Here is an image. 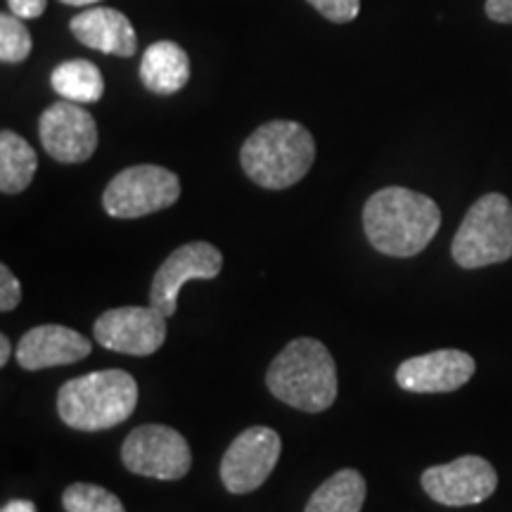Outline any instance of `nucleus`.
Wrapping results in <instances>:
<instances>
[{"mask_svg":"<svg viewBox=\"0 0 512 512\" xmlns=\"http://www.w3.org/2000/svg\"><path fill=\"white\" fill-rule=\"evenodd\" d=\"M12 354V344L8 335H0V366H8Z\"/></svg>","mask_w":512,"mask_h":512,"instance_id":"bb28decb","label":"nucleus"},{"mask_svg":"<svg viewBox=\"0 0 512 512\" xmlns=\"http://www.w3.org/2000/svg\"><path fill=\"white\" fill-rule=\"evenodd\" d=\"M0 512H36V505L31 501H10L3 505Z\"/></svg>","mask_w":512,"mask_h":512,"instance_id":"a878e982","label":"nucleus"},{"mask_svg":"<svg viewBox=\"0 0 512 512\" xmlns=\"http://www.w3.org/2000/svg\"><path fill=\"white\" fill-rule=\"evenodd\" d=\"M22 302V285L15 278V273L8 266H0V311H12L17 309V304Z\"/></svg>","mask_w":512,"mask_h":512,"instance_id":"5701e85b","label":"nucleus"},{"mask_svg":"<svg viewBox=\"0 0 512 512\" xmlns=\"http://www.w3.org/2000/svg\"><path fill=\"white\" fill-rule=\"evenodd\" d=\"M62 505L67 512H126L124 503L105 486L76 482L62 494Z\"/></svg>","mask_w":512,"mask_h":512,"instance_id":"aec40b11","label":"nucleus"},{"mask_svg":"<svg viewBox=\"0 0 512 512\" xmlns=\"http://www.w3.org/2000/svg\"><path fill=\"white\" fill-rule=\"evenodd\" d=\"M275 399L304 413H323L337 399V366L318 339H294L275 356L266 373Z\"/></svg>","mask_w":512,"mask_h":512,"instance_id":"7ed1b4c3","label":"nucleus"},{"mask_svg":"<svg viewBox=\"0 0 512 512\" xmlns=\"http://www.w3.org/2000/svg\"><path fill=\"white\" fill-rule=\"evenodd\" d=\"M181 197L174 171L157 164H138L119 171L102 192V207L112 219H143L169 209Z\"/></svg>","mask_w":512,"mask_h":512,"instance_id":"423d86ee","label":"nucleus"},{"mask_svg":"<svg viewBox=\"0 0 512 512\" xmlns=\"http://www.w3.org/2000/svg\"><path fill=\"white\" fill-rule=\"evenodd\" d=\"M38 157L27 140L15 131L0 133V190L3 195H19L34 181Z\"/></svg>","mask_w":512,"mask_h":512,"instance_id":"a211bd4d","label":"nucleus"},{"mask_svg":"<svg viewBox=\"0 0 512 512\" xmlns=\"http://www.w3.org/2000/svg\"><path fill=\"white\" fill-rule=\"evenodd\" d=\"M8 8L19 19H38L46 12L48 0H8Z\"/></svg>","mask_w":512,"mask_h":512,"instance_id":"b1692460","label":"nucleus"},{"mask_svg":"<svg viewBox=\"0 0 512 512\" xmlns=\"http://www.w3.org/2000/svg\"><path fill=\"white\" fill-rule=\"evenodd\" d=\"M140 81L150 93L174 95L190 81V57L174 41H157L143 53Z\"/></svg>","mask_w":512,"mask_h":512,"instance_id":"dca6fc26","label":"nucleus"},{"mask_svg":"<svg viewBox=\"0 0 512 512\" xmlns=\"http://www.w3.org/2000/svg\"><path fill=\"white\" fill-rule=\"evenodd\" d=\"M69 31L86 48L114 57H133L138 53V36L124 12L114 8H91L72 17Z\"/></svg>","mask_w":512,"mask_h":512,"instance_id":"2eb2a0df","label":"nucleus"},{"mask_svg":"<svg viewBox=\"0 0 512 512\" xmlns=\"http://www.w3.org/2000/svg\"><path fill=\"white\" fill-rule=\"evenodd\" d=\"M138 406V384L126 370H95L64 382L57 413L72 430L100 432L128 420Z\"/></svg>","mask_w":512,"mask_h":512,"instance_id":"20e7f679","label":"nucleus"},{"mask_svg":"<svg viewBox=\"0 0 512 512\" xmlns=\"http://www.w3.org/2000/svg\"><path fill=\"white\" fill-rule=\"evenodd\" d=\"M50 86L64 100L88 105V102H98L105 93V79L98 64L91 60H69L57 64L50 74Z\"/></svg>","mask_w":512,"mask_h":512,"instance_id":"6ab92c4d","label":"nucleus"},{"mask_svg":"<svg viewBox=\"0 0 512 512\" xmlns=\"http://www.w3.org/2000/svg\"><path fill=\"white\" fill-rule=\"evenodd\" d=\"M486 17L498 24H512V0H486Z\"/></svg>","mask_w":512,"mask_h":512,"instance_id":"393cba45","label":"nucleus"},{"mask_svg":"<svg viewBox=\"0 0 512 512\" xmlns=\"http://www.w3.org/2000/svg\"><path fill=\"white\" fill-rule=\"evenodd\" d=\"M498 475L489 460L460 456L446 465L427 467L422 472L425 494L448 508L484 503L496 491Z\"/></svg>","mask_w":512,"mask_h":512,"instance_id":"9d476101","label":"nucleus"},{"mask_svg":"<svg viewBox=\"0 0 512 512\" xmlns=\"http://www.w3.org/2000/svg\"><path fill=\"white\" fill-rule=\"evenodd\" d=\"M121 460L133 475L176 482L190 472L192 451L183 434L174 427L143 425L126 437Z\"/></svg>","mask_w":512,"mask_h":512,"instance_id":"0eeeda50","label":"nucleus"},{"mask_svg":"<svg viewBox=\"0 0 512 512\" xmlns=\"http://www.w3.org/2000/svg\"><path fill=\"white\" fill-rule=\"evenodd\" d=\"M43 150L60 164H81L98 150V124L79 102L57 100L38 121Z\"/></svg>","mask_w":512,"mask_h":512,"instance_id":"1a4fd4ad","label":"nucleus"},{"mask_svg":"<svg viewBox=\"0 0 512 512\" xmlns=\"http://www.w3.org/2000/svg\"><path fill=\"white\" fill-rule=\"evenodd\" d=\"M475 358L460 349H439L403 361L396 368V384L415 394L456 392L475 375Z\"/></svg>","mask_w":512,"mask_h":512,"instance_id":"ddd939ff","label":"nucleus"},{"mask_svg":"<svg viewBox=\"0 0 512 512\" xmlns=\"http://www.w3.org/2000/svg\"><path fill=\"white\" fill-rule=\"evenodd\" d=\"M316 143L299 121L275 119L259 126L240 150V164L249 181L266 190L292 188L309 174Z\"/></svg>","mask_w":512,"mask_h":512,"instance_id":"f03ea898","label":"nucleus"},{"mask_svg":"<svg viewBox=\"0 0 512 512\" xmlns=\"http://www.w3.org/2000/svg\"><path fill=\"white\" fill-rule=\"evenodd\" d=\"M100 347L128 356H150L166 339V316L155 306H119L93 325Z\"/></svg>","mask_w":512,"mask_h":512,"instance_id":"9b49d317","label":"nucleus"},{"mask_svg":"<svg viewBox=\"0 0 512 512\" xmlns=\"http://www.w3.org/2000/svg\"><path fill=\"white\" fill-rule=\"evenodd\" d=\"M283 441L271 427L256 425L240 434L221 460V482L230 494H252L271 477L278 465Z\"/></svg>","mask_w":512,"mask_h":512,"instance_id":"6e6552de","label":"nucleus"},{"mask_svg":"<svg viewBox=\"0 0 512 512\" xmlns=\"http://www.w3.org/2000/svg\"><path fill=\"white\" fill-rule=\"evenodd\" d=\"M363 228L377 252L408 259L420 254L439 233L441 209L422 192L392 185L368 197Z\"/></svg>","mask_w":512,"mask_h":512,"instance_id":"f257e3e1","label":"nucleus"},{"mask_svg":"<svg viewBox=\"0 0 512 512\" xmlns=\"http://www.w3.org/2000/svg\"><path fill=\"white\" fill-rule=\"evenodd\" d=\"M368 486L358 470H339L313 491L304 512H361Z\"/></svg>","mask_w":512,"mask_h":512,"instance_id":"f3484780","label":"nucleus"},{"mask_svg":"<svg viewBox=\"0 0 512 512\" xmlns=\"http://www.w3.org/2000/svg\"><path fill=\"white\" fill-rule=\"evenodd\" d=\"M453 261L475 271L512 259V202L501 192H489L467 209L451 245Z\"/></svg>","mask_w":512,"mask_h":512,"instance_id":"39448f33","label":"nucleus"},{"mask_svg":"<svg viewBox=\"0 0 512 512\" xmlns=\"http://www.w3.org/2000/svg\"><path fill=\"white\" fill-rule=\"evenodd\" d=\"M31 48H34V41L24 19L15 17L12 12L0 15V60L5 64H19L31 55Z\"/></svg>","mask_w":512,"mask_h":512,"instance_id":"412c9836","label":"nucleus"},{"mask_svg":"<svg viewBox=\"0 0 512 512\" xmlns=\"http://www.w3.org/2000/svg\"><path fill=\"white\" fill-rule=\"evenodd\" d=\"M93 347L86 337L64 325H38L19 339L15 358L24 370H43L83 361Z\"/></svg>","mask_w":512,"mask_h":512,"instance_id":"4468645a","label":"nucleus"},{"mask_svg":"<svg viewBox=\"0 0 512 512\" xmlns=\"http://www.w3.org/2000/svg\"><path fill=\"white\" fill-rule=\"evenodd\" d=\"M306 3L313 5L320 15L335 24L354 22L358 12H361V0H306Z\"/></svg>","mask_w":512,"mask_h":512,"instance_id":"4be33fe9","label":"nucleus"},{"mask_svg":"<svg viewBox=\"0 0 512 512\" xmlns=\"http://www.w3.org/2000/svg\"><path fill=\"white\" fill-rule=\"evenodd\" d=\"M62 5H72V8H86V5H95L100 0H60Z\"/></svg>","mask_w":512,"mask_h":512,"instance_id":"cd10ccee","label":"nucleus"},{"mask_svg":"<svg viewBox=\"0 0 512 512\" xmlns=\"http://www.w3.org/2000/svg\"><path fill=\"white\" fill-rule=\"evenodd\" d=\"M223 256L209 242H188L174 249L169 259L157 268L150 287V306L171 318L176 313L178 294L188 280H211L221 273Z\"/></svg>","mask_w":512,"mask_h":512,"instance_id":"f8f14e48","label":"nucleus"}]
</instances>
